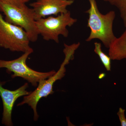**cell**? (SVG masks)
I'll return each mask as SVG.
<instances>
[{"label": "cell", "instance_id": "obj_1", "mask_svg": "<svg viewBox=\"0 0 126 126\" xmlns=\"http://www.w3.org/2000/svg\"><path fill=\"white\" fill-rule=\"evenodd\" d=\"M80 45L79 43H74L70 45L64 44L63 52L65 55V58L59 70L51 77L41 81L36 89L28 95L24 96L23 101L17 105V106H21L27 104L30 106L33 111L34 120L35 121L38 120L39 117L37 111V104L39 102L42 98L46 97L54 93V84L56 81L61 80L65 76L66 71L65 65L69 63L70 60L73 59L75 52Z\"/></svg>", "mask_w": 126, "mask_h": 126}, {"label": "cell", "instance_id": "obj_4", "mask_svg": "<svg viewBox=\"0 0 126 126\" xmlns=\"http://www.w3.org/2000/svg\"><path fill=\"white\" fill-rule=\"evenodd\" d=\"M77 19L72 18L70 11L62 13L56 16H50L36 20V25L39 34L46 41H54L59 43V36L65 38L68 36L67 27H71L77 22Z\"/></svg>", "mask_w": 126, "mask_h": 126}, {"label": "cell", "instance_id": "obj_3", "mask_svg": "<svg viewBox=\"0 0 126 126\" xmlns=\"http://www.w3.org/2000/svg\"><path fill=\"white\" fill-rule=\"evenodd\" d=\"M0 11L5 16V20L23 28L31 42L37 41L39 35L33 11L25 6L23 8L0 2Z\"/></svg>", "mask_w": 126, "mask_h": 126}, {"label": "cell", "instance_id": "obj_8", "mask_svg": "<svg viewBox=\"0 0 126 126\" xmlns=\"http://www.w3.org/2000/svg\"><path fill=\"white\" fill-rule=\"evenodd\" d=\"M74 0H37L30 4L33 11L35 21L47 16H58L68 11L67 8Z\"/></svg>", "mask_w": 126, "mask_h": 126}, {"label": "cell", "instance_id": "obj_10", "mask_svg": "<svg viewBox=\"0 0 126 126\" xmlns=\"http://www.w3.org/2000/svg\"><path fill=\"white\" fill-rule=\"evenodd\" d=\"M94 52L99 56L101 61L107 71H111V59L110 56L106 54L102 50L101 43L95 42L94 43Z\"/></svg>", "mask_w": 126, "mask_h": 126}, {"label": "cell", "instance_id": "obj_6", "mask_svg": "<svg viewBox=\"0 0 126 126\" xmlns=\"http://www.w3.org/2000/svg\"><path fill=\"white\" fill-rule=\"evenodd\" d=\"M30 42L23 28L7 22L0 12V47L12 52L25 53L32 48Z\"/></svg>", "mask_w": 126, "mask_h": 126}, {"label": "cell", "instance_id": "obj_12", "mask_svg": "<svg viewBox=\"0 0 126 126\" xmlns=\"http://www.w3.org/2000/svg\"><path fill=\"white\" fill-rule=\"evenodd\" d=\"M0 2H5L23 8L26 5L22 2L21 0H0Z\"/></svg>", "mask_w": 126, "mask_h": 126}, {"label": "cell", "instance_id": "obj_15", "mask_svg": "<svg viewBox=\"0 0 126 126\" xmlns=\"http://www.w3.org/2000/svg\"><path fill=\"white\" fill-rule=\"evenodd\" d=\"M104 1H107V2H109V0H103Z\"/></svg>", "mask_w": 126, "mask_h": 126}, {"label": "cell", "instance_id": "obj_13", "mask_svg": "<svg viewBox=\"0 0 126 126\" xmlns=\"http://www.w3.org/2000/svg\"><path fill=\"white\" fill-rule=\"evenodd\" d=\"M125 111L124 109L120 108L117 113L122 126H126V118L125 117Z\"/></svg>", "mask_w": 126, "mask_h": 126}, {"label": "cell", "instance_id": "obj_11", "mask_svg": "<svg viewBox=\"0 0 126 126\" xmlns=\"http://www.w3.org/2000/svg\"><path fill=\"white\" fill-rule=\"evenodd\" d=\"M109 2L119 10L124 27H126V0H110Z\"/></svg>", "mask_w": 126, "mask_h": 126}, {"label": "cell", "instance_id": "obj_5", "mask_svg": "<svg viewBox=\"0 0 126 126\" xmlns=\"http://www.w3.org/2000/svg\"><path fill=\"white\" fill-rule=\"evenodd\" d=\"M33 52L32 48L26 51L20 57L13 60H6L0 59V69H6L7 73H12V78L20 77L36 87L41 80L51 77L56 73L54 70L47 72H38L30 68L26 64V60L29 56Z\"/></svg>", "mask_w": 126, "mask_h": 126}, {"label": "cell", "instance_id": "obj_14", "mask_svg": "<svg viewBox=\"0 0 126 126\" xmlns=\"http://www.w3.org/2000/svg\"><path fill=\"white\" fill-rule=\"evenodd\" d=\"M30 0H21L22 1V2H23L24 4H25L26 2H28V1H29Z\"/></svg>", "mask_w": 126, "mask_h": 126}, {"label": "cell", "instance_id": "obj_7", "mask_svg": "<svg viewBox=\"0 0 126 126\" xmlns=\"http://www.w3.org/2000/svg\"><path fill=\"white\" fill-rule=\"evenodd\" d=\"M5 82L0 81V96L3 104V112L1 122L6 126H13L12 114L15 103L19 97L28 95L31 92L27 89L29 87L27 83L14 90H9L3 87Z\"/></svg>", "mask_w": 126, "mask_h": 126}, {"label": "cell", "instance_id": "obj_9", "mask_svg": "<svg viewBox=\"0 0 126 126\" xmlns=\"http://www.w3.org/2000/svg\"><path fill=\"white\" fill-rule=\"evenodd\" d=\"M109 55L113 60L126 59V30L112 43L109 48Z\"/></svg>", "mask_w": 126, "mask_h": 126}, {"label": "cell", "instance_id": "obj_2", "mask_svg": "<svg viewBox=\"0 0 126 126\" xmlns=\"http://www.w3.org/2000/svg\"><path fill=\"white\" fill-rule=\"evenodd\" d=\"M89 1L90 8L86 13L89 15L87 26L90 28V32L86 41L89 42L94 39H98L109 48L117 38L113 31L115 12L111 11L103 15L99 11L96 0Z\"/></svg>", "mask_w": 126, "mask_h": 126}]
</instances>
